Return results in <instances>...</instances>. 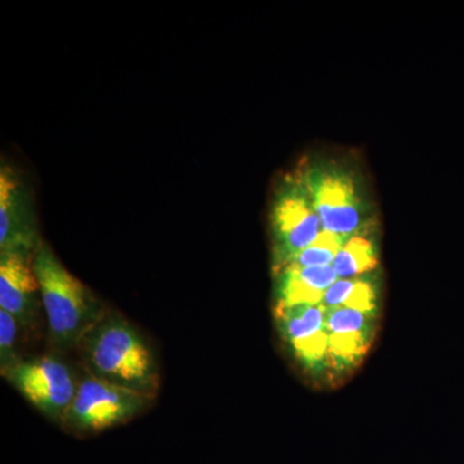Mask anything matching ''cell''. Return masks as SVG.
<instances>
[{"label":"cell","mask_w":464,"mask_h":464,"mask_svg":"<svg viewBox=\"0 0 464 464\" xmlns=\"http://www.w3.org/2000/svg\"><path fill=\"white\" fill-rule=\"evenodd\" d=\"M87 372L116 386L157 398L160 373L141 333L119 315L106 314L79 343Z\"/></svg>","instance_id":"cell-1"},{"label":"cell","mask_w":464,"mask_h":464,"mask_svg":"<svg viewBox=\"0 0 464 464\" xmlns=\"http://www.w3.org/2000/svg\"><path fill=\"white\" fill-rule=\"evenodd\" d=\"M33 267L52 342L63 350L78 347L85 333L108 311L43 240L34 252Z\"/></svg>","instance_id":"cell-2"},{"label":"cell","mask_w":464,"mask_h":464,"mask_svg":"<svg viewBox=\"0 0 464 464\" xmlns=\"http://www.w3.org/2000/svg\"><path fill=\"white\" fill-rule=\"evenodd\" d=\"M154 400V396L116 386L87 372L79 381L63 427L76 435L106 431L143 413Z\"/></svg>","instance_id":"cell-3"},{"label":"cell","mask_w":464,"mask_h":464,"mask_svg":"<svg viewBox=\"0 0 464 464\" xmlns=\"http://www.w3.org/2000/svg\"><path fill=\"white\" fill-rule=\"evenodd\" d=\"M324 230L304 179L284 182L271 210L275 273L289 265Z\"/></svg>","instance_id":"cell-4"},{"label":"cell","mask_w":464,"mask_h":464,"mask_svg":"<svg viewBox=\"0 0 464 464\" xmlns=\"http://www.w3.org/2000/svg\"><path fill=\"white\" fill-rule=\"evenodd\" d=\"M3 377L44 417L63 426L79 387L63 360L54 356L20 360Z\"/></svg>","instance_id":"cell-5"},{"label":"cell","mask_w":464,"mask_h":464,"mask_svg":"<svg viewBox=\"0 0 464 464\" xmlns=\"http://www.w3.org/2000/svg\"><path fill=\"white\" fill-rule=\"evenodd\" d=\"M323 228L350 237L365 224V207L350 174L337 168L316 167L304 174Z\"/></svg>","instance_id":"cell-6"},{"label":"cell","mask_w":464,"mask_h":464,"mask_svg":"<svg viewBox=\"0 0 464 464\" xmlns=\"http://www.w3.org/2000/svg\"><path fill=\"white\" fill-rule=\"evenodd\" d=\"M41 243L26 183L5 161L0 168V252L18 250L34 255Z\"/></svg>","instance_id":"cell-7"},{"label":"cell","mask_w":464,"mask_h":464,"mask_svg":"<svg viewBox=\"0 0 464 464\" xmlns=\"http://www.w3.org/2000/svg\"><path fill=\"white\" fill-rule=\"evenodd\" d=\"M326 308L315 306L276 307V320L283 340L293 355L311 373L328 368L329 333Z\"/></svg>","instance_id":"cell-8"},{"label":"cell","mask_w":464,"mask_h":464,"mask_svg":"<svg viewBox=\"0 0 464 464\" xmlns=\"http://www.w3.org/2000/svg\"><path fill=\"white\" fill-rule=\"evenodd\" d=\"M38 297L41 290L32 255L18 250L0 252V310L7 311L26 328L35 320Z\"/></svg>","instance_id":"cell-9"},{"label":"cell","mask_w":464,"mask_h":464,"mask_svg":"<svg viewBox=\"0 0 464 464\" xmlns=\"http://www.w3.org/2000/svg\"><path fill=\"white\" fill-rule=\"evenodd\" d=\"M276 275V307L322 304L326 290L340 279L332 265L314 267L288 265Z\"/></svg>","instance_id":"cell-10"},{"label":"cell","mask_w":464,"mask_h":464,"mask_svg":"<svg viewBox=\"0 0 464 464\" xmlns=\"http://www.w3.org/2000/svg\"><path fill=\"white\" fill-rule=\"evenodd\" d=\"M332 266L340 279H355L359 275L373 270L377 266L373 244L365 237H350Z\"/></svg>","instance_id":"cell-11"},{"label":"cell","mask_w":464,"mask_h":464,"mask_svg":"<svg viewBox=\"0 0 464 464\" xmlns=\"http://www.w3.org/2000/svg\"><path fill=\"white\" fill-rule=\"evenodd\" d=\"M350 237L333 232L323 230L317 239L304 252L299 253L289 265L302 266V267H314V266L333 265L340 250L343 248ZM288 266V265H286Z\"/></svg>","instance_id":"cell-12"},{"label":"cell","mask_w":464,"mask_h":464,"mask_svg":"<svg viewBox=\"0 0 464 464\" xmlns=\"http://www.w3.org/2000/svg\"><path fill=\"white\" fill-rule=\"evenodd\" d=\"M21 324L7 311L0 310V366L2 374L12 368L17 362L16 342Z\"/></svg>","instance_id":"cell-13"}]
</instances>
